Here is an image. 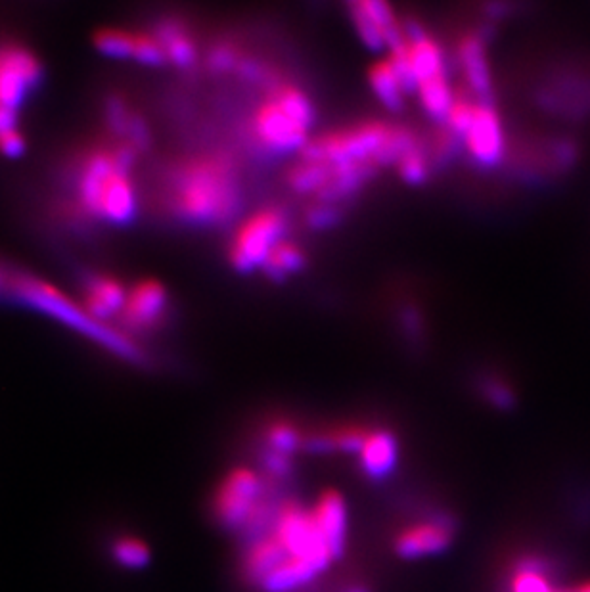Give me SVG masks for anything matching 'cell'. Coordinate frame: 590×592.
Masks as SVG:
<instances>
[{"label": "cell", "mask_w": 590, "mask_h": 592, "mask_svg": "<svg viewBox=\"0 0 590 592\" xmlns=\"http://www.w3.org/2000/svg\"><path fill=\"white\" fill-rule=\"evenodd\" d=\"M345 592H368L366 591V589H364V587H359V585H357V587H349V589H347V591Z\"/></svg>", "instance_id": "36"}, {"label": "cell", "mask_w": 590, "mask_h": 592, "mask_svg": "<svg viewBox=\"0 0 590 592\" xmlns=\"http://www.w3.org/2000/svg\"><path fill=\"white\" fill-rule=\"evenodd\" d=\"M368 85L374 96L389 110H401L407 100V94L412 92L403 69L387 54L378 58L368 69Z\"/></svg>", "instance_id": "16"}, {"label": "cell", "mask_w": 590, "mask_h": 592, "mask_svg": "<svg viewBox=\"0 0 590 592\" xmlns=\"http://www.w3.org/2000/svg\"><path fill=\"white\" fill-rule=\"evenodd\" d=\"M242 54L238 52V48L232 45H219L215 46L211 52H209V66L215 69V71H232V69H238V66L242 64Z\"/></svg>", "instance_id": "30"}, {"label": "cell", "mask_w": 590, "mask_h": 592, "mask_svg": "<svg viewBox=\"0 0 590 592\" xmlns=\"http://www.w3.org/2000/svg\"><path fill=\"white\" fill-rule=\"evenodd\" d=\"M315 108L294 83H273L251 115L250 137L267 154L303 152L311 140Z\"/></svg>", "instance_id": "4"}, {"label": "cell", "mask_w": 590, "mask_h": 592, "mask_svg": "<svg viewBox=\"0 0 590 592\" xmlns=\"http://www.w3.org/2000/svg\"><path fill=\"white\" fill-rule=\"evenodd\" d=\"M313 516L317 520L334 560L340 558L345 550V529H347V512H345L343 497L334 489L324 491L318 497Z\"/></svg>", "instance_id": "17"}, {"label": "cell", "mask_w": 590, "mask_h": 592, "mask_svg": "<svg viewBox=\"0 0 590 592\" xmlns=\"http://www.w3.org/2000/svg\"><path fill=\"white\" fill-rule=\"evenodd\" d=\"M322 571L324 570L311 560L288 558L261 583V589L265 592H294L295 589L311 583Z\"/></svg>", "instance_id": "22"}, {"label": "cell", "mask_w": 590, "mask_h": 592, "mask_svg": "<svg viewBox=\"0 0 590 592\" xmlns=\"http://www.w3.org/2000/svg\"><path fill=\"white\" fill-rule=\"evenodd\" d=\"M554 592H577V589L573 591V589H556Z\"/></svg>", "instance_id": "39"}, {"label": "cell", "mask_w": 590, "mask_h": 592, "mask_svg": "<svg viewBox=\"0 0 590 592\" xmlns=\"http://www.w3.org/2000/svg\"><path fill=\"white\" fill-rule=\"evenodd\" d=\"M386 54L403 69L410 91L418 96L424 112L443 121L453 104L456 89L449 77L445 50L439 41L420 27L409 25L405 39Z\"/></svg>", "instance_id": "5"}, {"label": "cell", "mask_w": 590, "mask_h": 592, "mask_svg": "<svg viewBox=\"0 0 590 592\" xmlns=\"http://www.w3.org/2000/svg\"><path fill=\"white\" fill-rule=\"evenodd\" d=\"M338 219L336 211L332 209L330 204H322L309 211V225L317 228L330 227L334 221Z\"/></svg>", "instance_id": "34"}, {"label": "cell", "mask_w": 590, "mask_h": 592, "mask_svg": "<svg viewBox=\"0 0 590 592\" xmlns=\"http://www.w3.org/2000/svg\"><path fill=\"white\" fill-rule=\"evenodd\" d=\"M263 464L267 468V472L274 476V478H288L294 472V462L288 455L276 453L273 449H269L263 455Z\"/></svg>", "instance_id": "32"}, {"label": "cell", "mask_w": 590, "mask_h": 592, "mask_svg": "<svg viewBox=\"0 0 590 592\" xmlns=\"http://www.w3.org/2000/svg\"><path fill=\"white\" fill-rule=\"evenodd\" d=\"M127 292L114 276H92L83 294V307L91 317L104 322L121 313Z\"/></svg>", "instance_id": "18"}, {"label": "cell", "mask_w": 590, "mask_h": 592, "mask_svg": "<svg viewBox=\"0 0 590 592\" xmlns=\"http://www.w3.org/2000/svg\"><path fill=\"white\" fill-rule=\"evenodd\" d=\"M133 58L142 64H163L167 62L163 46L156 33H135V52Z\"/></svg>", "instance_id": "29"}, {"label": "cell", "mask_w": 590, "mask_h": 592, "mask_svg": "<svg viewBox=\"0 0 590 592\" xmlns=\"http://www.w3.org/2000/svg\"><path fill=\"white\" fill-rule=\"evenodd\" d=\"M347 10L361 43L372 50L389 52L399 41L405 39L409 31V25L401 22L395 10L382 0L351 2Z\"/></svg>", "instance_id": "10"}, {"label": "cell", "mask_w": 590, "mask_h": 592, "mask_svg": "<svg viewBox=\"0 0 590 592\" xmlns=\"http://www.w3.org/2000/svg\"><path fill=\"white\" fill-rule=\"evenodd\" d=\"M8 280H6V276L2 273V269H0V288H2V284H6Z\"/></svg>", "instance_id": "38"}, {"label": "cell", "mask_w": 590, "mask_h": 592, "mask_svg": "<svg viewBox=\"0 0 590 592\" xmlns=\"http://www.w3.org/2000/svg\"><path fill=\"white\" fill-rule=\"evenodd\" d=\"M552 585L548 583L543 564L533 558H523L518 564V573L512 581V592H554Z\"/></svg>", "instance_id": "25"}, {"label": "cell", "mask_w": 590, "mask_h": 592, "mask_svg": "<svg viewBox=\"0 0 590 592\" xmlns=\"http://www.w3.org/2000/svg\"><path fill=\"white\" fill-rule=\"evenodd\" d=\"M577 592H590V583H585V585H581Z\"/></svg>", "instance_id": "37"}, {"label": "cell", "mask_w": 590, "mask_h": 592, "mask_svg": "<svg viewBox=\"0 0 590 592\" xmlns=\"http://www.w3.org/2000/svg\"><path fill=\"white\" fill-rule=\"evenodd\" d=\"M135 150L121 144L115 150L89 154L77 173V205L98 221L125 225L137 213V190L131 179Z\"/></svg>", "instance_id": "3"}, {"label": "cell", "mask_w": 590, "mask_h": 592, "mask_svg": "<svg viewBox=\"0 0 590 592\" xmlns=\"http://www.w3.org/2000/svg\"><path fill=\"white\" fill-rule=\"evenodd\" d=\"M305 265V253L292 240H282L267 257L263 271L271 278H286Z\"/></svg>", "instance_id": "23"}, {"label": "cell", "mask_w": 590, "mask_h": 592, "mask_svg": "<svg viewBox=\"0 0 590 592\" xmlns=\"http://www.w3.org/2000/svg\"><path fill=\"white\" fill-rule=\"evenodd\" d=\"M41 77V62L29 48L14 43L0 45V106L16 112Z\"/></svg>", "instance_id": "11"}, {"label": "cell", "mask_w": 590, "mask_h": 592, "mask_svg": "<svg viewBox=\"0 0 590 592\" xmlns=\"http://www.w3.org/2000/svg\"><path fill=\"white\" fill-rule=\"evenodd\" d=\"M274 535L288 550L290 558H305L315 562L322 570L334 560L324 535L313 516V510H303L295 501H286L278 508Z\"/></svg>", "instance_id": "8"}, {"label": "cell", "mask_w": 590, "mask_h": 592, "mask_svg": "<svg viewBox=\"0 0 590 592\" xmlns=\"http://www.w3.org/2000/svg\"><path fill=\"white\" fill-rule=\"evenodd\" d=\"M288 558H290V554L278 541V537L274 533L265 535V537L257 539L248 550L246 560H244V575L250 583L261 585Z\"/></svg>", "instance_id": "19"}, {"label": "cell", "mask_w": 590, "mask_h": 592, "mask_svg": "<svg viewBox=\"0 0 590 592\" xmlns=\"http://www.w3.org/2000/svg\"><path fill=\"white\" fill-rule=\"evenodd\" d=\"M485 393H487V397H489L497 407L506 409V407L512 405V391L506 388L504 384H500V382H489V384L485 386Z\"/></svg>", "instance_id": "35"}, {"label": "cell", "mask_w": 590, "mask_h": 592, "mask_svg": "<svg viewBox=\"0 0 590 592\" xmlns=\"http://www.w3.org/2000/svg\"><path fill=\"white\" fill-rule=\"evenodd\" d=\"M8 288L12 296L18 297L22 303L39 309L48 317L66 324L71 330L87 336L92 342L110 349L117 357L137 363L142 359V353L127 334L121 330L108 326L106 322L91 317L83 305H77L68 296H64L58 288L48 284L41 278L29 274H16L8 278Z\"/></svg>", "instance_id": "6"}, {"label": "cell", "mask_w": 590, "mask_h": 592, "mask_svg": "<svg viewBox=\"0 0 590 592\" xmlns=\"http://www.w3.org/2000/svg\"><path fill=\"white\" fill-rule=\"evenodd\" d=\"M288 215L278 205L255 209L234 230L228 244V261L236 271L263 269L271 251L286 240Z\"/></svg>", "instance_id": "7"}, {"label": "cell", "mask_w": 590, "mask_h": 592, "mask_svg": "<svg viewBox=\"0 0 590 592\" xmlns=\"http://www.w3.org/2000/svg\"><path fill=\"white\" fill-rule=\"evenodd\" d=\"M115 560L127 568H142L148 562V548L133 537L119 539L114 547Z\"/></svg>", "instance_id": "28"}, {"label": "cell", "mask_w": 590, "mask_h": 592, "mask_svg": "<svg viewBox=\"0 0 590 592\" xmlns=\"http://www.w3.org/2000/svg\"><path fill=\"white\" fill-rule=\"evenodd\" d=\"M169 205L184 221L217 225L230 219L240 202L234 161L225 154H200L182 161L167 188Z\"/></svg>", "instance_id": "1"}, {"label": "cell", "mask_w": 590, "mask_h": 592, "mask_svg": "<svg viewBox=\"0 0 590 592\" xmlns=\"http://www.w3.org/2000/svg\"><path fill=\"white\" fill-rule=\"evenodd\" d=\"M156 37L163 46L167 62H173L175 66H181V68L194 64L198 48L190 31L181 22L165 20L159 23Z\"/></svg>", "instance_id": "21"}, {"label": "cell", "mask_w": 590, "mask_h": 592, "mask_svg": "<svg viewBox=\"0 0 590 592\" xmlns=\"http://www.w3.org/2000/svg\"><path fill=\"white\" fill-rule=\"evenodd\" d=\"M456 60L464 77V89L479 100L489 102L493 92V73L483 37L479 33L462 35L456 45Z\"/></svg>", "instance_id": "14"}, {"label": "cell", "mask_w": 590, "mask_h": 592, "mask_svg": "<svg viewBox=\"0 0 590 592\" xmlns=\"http://www.w3.org/2000/svg\"><path fill=\"white\" fill-rule=\"evenodd\" d=\"M361 470L370 479L387 478L397 464V439L386 430L366 435L361 449Z\"/></svg>", "instance_id": "20"}, {"label": "cell", "mask_w": 590, "mask_h": 592, "mask_svg": "<svg viewBox=\"0 0 590 592\" xmlns=\"http://www.w3.org/2000/svg\"><path fill=\"white\" fill-rule=\"evenodd\" d=\"M267 443H269V449H273L276 453L290 456L299 447H303L305 439L301 437V433L297 432L294 424L286 420H278L267 430Z\"/></svg>", "instance_id": "27"}, {"label": "cell", "mask_w": 590, "mask_h": 592, "mask_svg": "<svg viewBox=\"0 0 590 592\" xmlns=\"http://www.w3.org/2000/svg\"><path fill=\"white\" fill-rule=\"evenodd\" d=\"M468 156L477 165L493 167L500 163L506 152V137L500 115L491 102L477 100L474 117L460 137Z\"/></svg>", "instance_id": "12"}, {"label": "cell", "mask_w": 590, "mask_h": 592, "mask_svg": "<svg viewBox=\"0 0 590 592\" xmlns=\"http://www.w3.org/2000/svg\"><path fill=\"white\" fill-rule=\"evenodd\" d=\"M263 493V481L255 472L248 468L234 470L215 495L213 510L217 520L228 529H244L255 506L265 499Z\"/></svg>", "instance_id": "9"}, {"label": "cell", "mask_w": 590, "mask_h": 592, "mask_svg": "<svg viewBox=\"0 0 590 592\" xmlns=\"http://www.w3.org/2000/svg\"><path fill=\"white\" fill-rule=\"evenodd\" d=\"M23 148H25V140L16 125H8L0 129V152L4 156H20Z\"/></svg>", "instance_id": "33"}, {"label": "cell", "mask_w": 590, "mask_h": 592, "mask_svg": "<svg viewBox=\"0 0 590 592\" xmlns=\"http://www.w3.org/2000/svg\"><path fill=\"white\" fill-rule=\"evenodd\" d=\"M167 309V290L154 280L144 278L127 292L125 305L119 313V319L133 332H144L158 324Z\"/></svg>", "instance_id": "13"}, {"label": "cell", "mask_w": 590, "mask_h": 592, "mask_svg": "<svg viewBox=\"0 0 590 592\" xmlns=\"http://www.w3.org/2000/svg\"><path fill=\"white\" fill-rule=\"evenodd\" d=\"M414 144H418V138L407 127L386 121H364L311 138L301 158L376 173L389 163L395 165Z\"/></svg>", "instance_id": "2"}, {"label": "cell", "mask_w": 590, "mask_h": 592, "mask_svg": "<svg viewBox=\"0 0 590 592\" xmlns=\"http://www.w3.org/2000/svg\"><path fill=\"white\" fill-rule=\"evenodd\" d=\"M451 524L447 516H439L432 524H420L403 531L395 550L403 558H420L426 554H437L451 545Z\"/></svg>", "instance_id": "15"}, {"label": "cell", "mask_w": 590, "mask_h": 592, "mask_svg": "<svg viewBox=\"0 0 590 592\" xmlns=\"http://www.w3.org/2000/svg\"><path fill=\"white\" fill-rule=\"evenodd\" d=\"M366 435L368 433L363 432L361 428H343L330 433L334 449H341L345 453H361Z\"/></svg>", "instance_id": "31"}, {"label": "cell", "mask_w": 590, "mask_h": 592, "mask_svg": "<svg viewBox=\"0 0 590 592\" xmlns=\"http://www.w3.org/2000/svg\"><path fill=\"white\" fill-rule=\"evenodd\" d=\"M395 167H397L399 177L409 184H422L430 175V160H428V154L424 152V148L420 146V142L409 148L397 160Z\"/></svg>", "instance_id": "26"}, {"label": "cell", "mask_w": 590, "mask_h": 592, "mask_svg": "<svg viewBox=\"0 0 590 592\" xmlns=\"http://www.w3.org/2000/svg\"><path fill=\"white\" fill-rule=\"evenodd\" d=\"M94 45L96 48L112 58H133L135 52V33L117 29V27H106L98 29L94 33Z\"/></svg>", "instance_id": "24"}]
</instances>
